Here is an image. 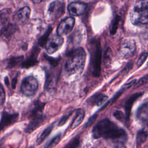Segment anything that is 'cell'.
<instances>
[{
  "instance_id": "cell-4",
  "label": "cell",
  "mask_w": 148,
  "mask_h": 148,
  "mask_svg": "<svg viewBox=\"0 0 148 148\" xmlns=\"http://www.w3.org/2000/svg\"><path fill=\"white\" fill-rule=\"evenodd\" d=\"M38 88V82L32 76L25 77L22 81L20 89L22 93L27 97L34 95Z\"/></svg>"
},
{
  "instance_id": "cell-25",
  "label": "cell",
  "mask_w": 148,
  "mask_h": 148,
  "mask_svg": "<svg viewBox=\"0 0 148 148\" xmlns=\"http://www.w3.org/2000/svg\"><path fill=\"white\" fill-rule=\"evenodd\" d=\"M61 135L60 134H58L53 138L51 140H50L45 146V148H53L54 146H56L61 140Z\"/></svg>"
},
{
  "instance_id": "cell-32",
  "label": "cell",
  "mask_w": 148,
  "mask_h": 148,
  "mask_svg": "<svg viewBox=\"0 0 148 148\" xmlns=\"http://www.w3.org/2000/svg\"><path fill=\"white\" fill-rule=\"evenodd\" d=\"M5 99V92L2 85L0 83V106L3 105Z\"/></svg>"
},
{
  "instance_id": "cell-19",
  "label": "cell",
  "mask_w": 148,
  "mask_h": 148,
  "mask_svg": "<svg viewBox=\"0 0 148 148\" xmlns=\"http://www.w3.org/2000/svg\"><path fill=\"white\" fill-rule=\"evenodd\" d=\"M108 99V97L103 94H97L92 96L88 100L89 103L92 105L100 106L103 103Z\"/></svg>"
},
{
  "instance_id": "cell-13",
  "label": "cell",
  "mask_w": 148,
  "mask_h": 148,
  "mask_svg": "<svg viewBox=\"0 0 148 148\" xmlns=\"http://www.w3.org/2000/svg\"><path fill=\"white\" fill-rule=\"evenodd\" d=\"M45 105V103L39 101H35L33 104V107L29 112L28 117L32 119L43 116L42 110L44 108Z\"/></svg>"
},
{
  "instance_id": "cell-14",
  "label": "cell",
  "mask_w": 148,
  "mask_h": 148,
  "mask_svg": "<svg viewBox=\"0 0 148 148\" xmlns=\"http://www.w3.org/2000/svg\"><path fill=\"white\" fill-rule=\"evenodd\" d=\"M17 29L16 25L8 23L5 25L0 31V36L5 39H9L16 32Z\"/></svg>"
},
{
  "instance_id": "cell-33",
  "label": "cell",
  "mask_w": 148,
  "mask_h": 148,
  "mask_svg": "<svg viewBox=\"0 0 148 148\" xmlns=\"http://www.w3.org/2000/svg\"><path fill=\"white\" fill-rule=\"evenodd\" d=\"M113 115L117 119L120 121H123V120H124V119H126L125 116H124L123 113L120 110H116V112H114L113 113Z\"/></svg>"
},
{
  "instance_id": "cell-22",
  "label": "cell",
  "mask_w": 148,
  "mask_h": 148,
  "mask_svg": "<svg viewBox=\"0 0 148 148\" xmlns=\"http://www.w3.org/2000/svg\"><path fill=\"white\" fill-rule=\"evenodd\" d=\"M12 10L9 8H5L0 10V21L6 25L8 24Z\"/></svg>"
},
{
  "instance_id": "cell-39",
  "label": "cell",
  "mask_w": 148,
  "mask_h": 148,
  "mask_svg": "<svg viewBox=\"0 0 148 148\" xmlns=\"http://www.w3.org/2000/svg\"><path fill=\"white\" fill-rule=\"evenodd\" d=\"M147 66H148V63H147Z\"/></svg>"
},
{
  "instance_id": "cell-18",
  "label": "cell",
  "mask_w": 148,
  "mask_h": 148,
  "mask_svg": "<svg viewBox=\"0 0 148 148\" xmlns=\"http://www.w3.org/2000/svg\"><path fill=\"white\" fill-rule=\"evenodd\" d=\"M44 120L43 116L32 119L31 120L29 124L27 125L25 128V131L27 133H31L35 131L37 128H38Z\"/></svg>"
},
{
  "instance_id": "cell-10",
  "label": "cell",
  "mask_w": 148,
  "mask_h": 148,
  "mask_svg": "<svg viewBox=\"0 0 148 148\" xmlns=\"http://www.w3.org/2000/svg\"><path fill=\"white\" fill-rule=\"evenodd\" d=\"M31 14V9L25 6L18 10L13 16V20L16 24L24 25L27 23Z\"/></svg>"
},
{
  "instance_id": "cell-1",
  "label": "cell",
  "mask_w": 148,
  "mask_h": 148,
  "mask_svg": "<svg viewBox=\"0 0 148 148\" xmlns=\"http://www.w3.org/2000/svg\"><path fill=\"white\" fill-rule=\"evenodd\" d=\"M92 134L95 139H109L114 140L116 143H123L127 139L125 131L108 119L99 121L92 128Z\"/></svg>"
},
{
  "instance_id": "cell-8",
  "label": "cell",
  "mask_w": 148,
  "mask_h": 148,
  "mask_svg": "<svg viewBox=\"0 0 148 148\" xmlns=\"http://www.w3.org/2000/svg\"><path fill=\"white\" fill-rule=\"evenodd\" d=\"M64 39L58 35H53L50 37L45 46L47 52L49 54H53L57 51L62 45Z\"/></svg>"
},
{
  "instance_id": "cell-29",
  "label": "cell",
  "mask_w": 148,
  "mask_h": 148,
  "mask_svg": "<svg viewBox=\"0 0 148 148\" xmlns=\"http://www.w3.org/2000/svg\"><path fill=\"white\" fill-rule=\"evenodd\" d=\"M148 83V75L143 76L141 79H140L135 84V88H138L140 86H142L145 84Z\"/></svg>"
},
{
  "instance_id": "cell-26",
  "label": "cell",
  "mask_w": 148,
  "mask_h": 148,
  "mask_svg": "<svg viewBox=\"0 0 148 148\" xmlns=\"http://www.w3.org/2000/svg\"><path fill=\"white\" fill-rule=\"evenodd\" d=\"M23 59V56H18V57H14L11 58L8 62V67L12 68L16 66L18 62H21Z\"/></svg>"
},
{
  "instance_id": "cell-27",
  "label": "cell",
  "mask_w": 148,
  "mask_h": 148,
  "mask_svg": "<svg viewBox=\"0 0 148 148\" xmlns=\"http://www.w3.org/2000/svg\"><path fill=\"white\" fill-rule=\"evenodd\" d=\"M113 23L112 24V27L110 28V32L112 34H114L116 31H117V27H118V24L119 22L120 21V17L119 16H117L115 17L114 20H113Z\"/></svg>"
},
{
  "instance_id": "cell-23",
  "label": "cell",
  "mask_w": 148,
  "mask_h": 148,
  "mask_svg": "<svg viewBox=\"0 0 148 148\" xmlns=\"http://www.w3.org/2000/svg\"><path fill=\"white\" fill-rule=\"evenodd\" d=\"M53 125H50L44 130V131L42 132V134L39 136V137L37 139L36 143L38 145H40L49 135V134L53 130Z\"/></svg>"
},
{
  "instance_id": "cell-6",
  "label": "cell",
  "mask_w": 148,
  "mask_h": 148,
  "mask_svg": "<svg viewBox=\"0 0 148 148\" xmlns=\"http://www.w3.org/2000/svg\"><path fill=\"white\" fill-rule=\"evenodd\" d=\"M95 48L93 49V53L91 56V62L92 66V73L94 76H98L101 71V50L100 43L98 42L94 43Z\"/></svg>"
},
{
  "instance_id": "cell-30",
  "label": "cell",
  "mask_w": 148,
  "mask_h": 148,
  "mask_svg": "<svg viewBox=\"0 0 148 148\" xmlns=\"http://www.w3.org/2000/svg\"><path fill=\"white\" fill-rule=\"evenodd\" d=\"M147 56H148V53H143L140 56V57H139L138 61H137V66L138 67H139L140 65H142L143 64V62L146 60Z\"/></svg>"
},
{
  "instance_id": "cell-3",
  "label": "cell",
  "mask_w": 148,
  "mask_h": 148,
  "mask_svg": "<svg viewBox=\"0 0 148 148\" xmlns=\"http://www.w3.org/2000/svg\"><path fill=\"white\" fill-rule=\"evenodd\" d=\"M130 20L136 25L148 24V0H136L130 12Z\"/></svg>"
},
{
  "instance_id": "cell-7",
  "label": "cell",
  "mask_w": 148,
  "mask_h": 148,
  "mask_svg": "<svg viewBox=\"0 0 148 148\" xmlns=\"http://www.w3.org/2000/svg\"><path fill=\"white\" fill-rule=\"evenodd\" d=\"M64 13V5L61 1L56 0L49 6L47 16L50 20L54 21L58 18Z\"/></svg>"
},
{
  "instance_id": "cell-12",
  "label": "cell",
  "mask_w": 148,
  "mask_h": 148,
  "mask_svg": "<svg viewBox=\"0 0 148 148\" xmlns=\"http://www.w3.org/2000/svg\"><path fill=\"white\" fill-rule=\"evenodd\" d=\"M87 4L81 2H73L69 4L68 10L71 16H78L83 14L86 9Z\"/></svg>"
},
{
  "instance_id": "cell-20",
  "label": "cell",
  "mask_w": 148,
  "mask_h": 148,
  "mask_svg": "<svg viewBox=\"0 0 148 148\" xmlns=\"http://www.w3.org/2000/svg\"><path fill=\"white\" fill-rule=\"evenodd\" d=\"M84 114H85V113L83 110L80 109L76 110L75 116L71 124L72 129H75L81 124V123L83 121L84 119Z\"/></svg>"
},
{
  "instance_id": "cell-24",
  "label": "cell",
  "mask_w": 148,
  "mask_h": 148,
  "mask_svg": "<svg viewBox=\"0 0 148 148\" xmlns=\"http://www.w3.org/2000/svg\"><path fill=\"white\" fill-rule=\"evenodd\" d=\"M51 31H52V28L51 27H49V28L46 30L45 34L42 36L40 37V38L39 39V42H38V43L40 46L45 47L46 46V43L49 38V35H50V33L51 32Z\"/></svg>"
},
{
  "instance_id": "cell-5",
  "label": "cell",
  "mask_w": 148,
  "mask_h": 148,
  "mask_svg": "<svg viewBox=\"0 0 148 148\" xmlns=\"http://www.w3.org/2000/svg\"><path fill=\"white\" fill-rule=\"evenodd\" d=\"M136 50L135 41L131 39H125L121 43L118 50L119 56L122 58L131 57Z\"/></svg>"
},
{
  "instance_id": "cell-15",
  "label": "cell",
  "mask_w": 148,
  "mask_h": 148,
  "mask_svg": "<svg viewBox=\"0 0 148 148\" xmlns=\"http://www.w3.org/2000/svg\"><path fill=\"white\" fill-rule=\"evenodd\" d=\"M136 117L140 121L148 123V102L139 107L136 112Z\"/></svg>"
},
{
  "instance_id": "cell-9",
  "label": "cell",
  "mask_w": 148,
  "mask_h": 148,
  "mask_svg": "<svg viewBox=\"0 0 148 148\" xmlns=\"http://www.w3.org/2000/svg\"><path fill=\"white\" fill-rule=\"evenodd\" d=\"M75 25V18L72 17H66L59 24L57 33L59 36H62L69 34L73 29Z\"/></svg>"
},
{
  "instance_id": "cell-36",
  "label": "cell",
  "mask_w": 148,
  "mask_h": 148,
  "mask_svg": "<svg viewBox=\"0 0 148 148\" xmlns=\"http://www.w3.org/2000/svg\"><path fill=\"white\" fill-rule=\"evenodd\" d=\"M114 148H125L123 143H116Z\"/></svg>"
},
{
  "instance_id": "cell-21",
  "label": "cell",
  "mask_w": 148,
  "mask_h": 148,
  "mask_svg": "<svg viewBox=\"0 0 148 148\" xmlns=\"http://www.w3.org/2000/svg\"><path fill=\"white\" fill-rule=\"evenodd\" d=\"M148 137V132L145 129L139 130L136 137V145L138 148H139L146 140Z\"/></svg>"
},
{
  "instance_id": "cell-16",
  "label": "cell",
  "mask_w": 148,
  "mask_h": 148,
  "mask_svg": "<svg viewBox=\"0 0 148 148\" xmlns=\"http://www.w3.org/2000/svg\"><path fill=\"white\" fill-rule=\"evenodd\" d=\"M142 93L141 92H136L132 94L127 101L125 105V117L126 119H128L130 114H131V110L132 106L134 103V102L139 98L140 96H142Z\"/></svg>"
},
{
  "instance_id": "cell-38",
  "label": "cell",
  "mask_w": 148,
  "mask_h": 148,
  "mask_svg": "<svg viewBox=\"0 0 148 148\" xmlns=\"http://www.w3.org/2000/svg\"><path fill=\"white\" fill-rule=\"evenodd\" d=\"M35 3H41L43 1H45V0H32Z\"/></svg>"
},
{
  "instance_id": "cell-35",
  "label": "cell",
  "mask_w": 148,
  "mask_h": 148,
  "mask_svg": "<svg viewBox=\"0 0 148 148\" xmlns=\"http://www.w3.org/2000/svg\"><path fill=\"white\" fill-rule=\"evenodd\" d=\"M96 118H97V115H96V114L92 116L88 120V121H87V124H86V127H87V126H88V125H90V124H91L95 121V120L96 119Z\"/></svg>"
},
{
  "instance_id": "cell-37",
  "label": "cell",
  "mask_w": 148,
  "mask_h": 148,
  "mask_svg": "<svg viewBox=\"0 0 148 148\" xmlns=\"http://www.w3.org/2000/svg\"><path fill=\"white\" fill-rule=\"evenodd\" d=\"M16 82H17V79H16V78H15L12 81V87H13V88H14L16 87Z\"/></svg>"
},
{
  "instance_id": "cell-17",
  "label": "cell",
  "mask_w": 148,
  "mask_h": 148,
  "mask_svg": "<svg viewBox=\"0 0 148 148\" xmlns=\"http://www.w3.org/2000/svg\"><path fill=\"white\" fill-rule=\"evenodd\" d=\"M39 51H38V48L34 49L32 53L30 55V56L23 63L21 64V66L23 68H29L31 66H33L35 65L38 63L37 54H38Z\"/></svg>"
},
{
  "instance_id": "cell-28",
  "label": "cell",
  "mask_w": 148,
  "mask_h": 148,
  "mask_svg": "<svg viewBox=\"0 0 148 148\" xmlns=\"http://www.w3.org/2000/svg\"><path fill=\"white\" fill-rule=\"evenodd\" d=\"M79 139L78 138H76L68 143L64 148H77L79 145Z\"/></svg>"
},
{
  "instance_id": "cell-11",
  "label": "cell",
  "mask_w": 148,
  "mask_h": 148,
  "mask_svg": "<svg viewBox=\"0 0 148 148\" xmlns=\"http://www.w3.org/2000/svg\"><path fill=\"white\" fill-rule=\"evenodd\" d=\"M18 117L17 113H9L3 111L0 121V132L15 123Z\"/></svg>"
},
{
  "instance_id": "cell-31",
  "label": "cell",
  "mask_w": 148,
  "mask_h": 148,
  "mask_svg": "<svg viewBox=\"0 0 148 148\" xmlns=\"http://www.w3.org/2000/svg\"><path fill=\"white\" fill-rule=\"evenodd\" d=\"M72 112H71L67 114H66L65 115H64L61 119L60 120V121L58 123V125L59 126H62L64 124H65V123L67 121V120L69 119V118L70 117V116L72 115Z\"/></svg>"
},
{
  "instance_id": "cell-34",
  "label": "cell",
  "mask_w": 148,
  "mask_h": 148,
  "mask_svg": "<svg viewBox=\"0 0 148 148\" xmlns=\"http://www.w3.org/2000/svg\"><path fill=\"white\" fill-rule=\"evenodd\" d=\"M46 59H47L49 62L53 66H56L57 64H58V59H55V58H53L51 57H48L47 56H46Z\"/></svg>"
},
{
  "instance_id": "cell-2",
  "label": "cell",
  "mask_w": 148,
  "mask_h": 148,
  "mask_svg": "<svg viewBox=\"0 0 148 148\" xmlns=\"http://www.w3.org/2000/svg\"><path fill=\"white\" fill-rule=\"evenodd\" d=\"M86 59V53L82 47L72 50L68 56L65 64V71L68 75L80 73L83 71Z\"/></svg>"
}]
</instances>
